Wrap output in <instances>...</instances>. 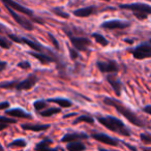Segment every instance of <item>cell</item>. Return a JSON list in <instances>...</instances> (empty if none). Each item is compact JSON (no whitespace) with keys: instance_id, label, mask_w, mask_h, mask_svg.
<instances>
[{"instance_id":"277c9868","label":"cell","mask_w":151,"mask_h":151,"mask_svg":"<svg viewBox=\"0 0 151 151\" xmlns=\"http://www.w3.org/2000/svg\"><path fill=\"white\" fill-rule=\"evenodd\" d=\"M132 54L138 60L142 59H148L151 57V44L149 42H143V44L137 46L132 50Z\"/></svg>"},{"instance_id":"e0dca14e","label":"cell","mask_w":151,"mask_h":151,"mask_svg":"<svg viewBox=\"0 0 151 151\" xmlns=\"http://www.w3.org/2000/svg\"><path fill=\"white\" fill-rule=\"evenodd\" d=\"M20 44L27 45L28 47H30L32 50L36 51V52H42V51L44 50V48L40 46V42H37L36 40H31L27 37H22V36H20Z\"/></svg>"},{"instance_id":"d4e9b609","label":"cell","mask_w":151,"mask_h":151,"mask_svg":"<svg viewBox=\"0 0 151 151\" xmlns=\"http://www.w3.org/2000/svg\"><path fill=\"white\" fill-rule=\"evenodd\" d=\"M26 145H27V143H26L25 140H23V139H17V140H14L12 143H9V148H11V147H19V148H24V147H26Z\"/></svg>"},{"instance_id":"9a60e30c","label":"cell","mask_w":151,"mask_h":151,"mask_svg":"<svg viewBox=\"0 0 151 151\" xmlns=\"http://www.w3.org/2000/svg\"><path fill=\"white\" fill-rule=\"evenodd\" d=\"M95 11H96V7L93 6V5H90V6L76 9V11L73 12V15L78 18H87V17H90L92 14H94Z\"/></svg>"},{"instance_id":"f35d334b","label":"cell","mask_w":151,"mask_h":151,"mask_svg":"<svg viewBox=\"0 0 151 151\" xmlns=\"http://www.w3.org/2000/svg\"><path fill=\"white\" fill-rule=\"evenodd\" d=\"M71 116H76V113H71V114H67V115H64L63 118H68V117H71Z\"/></svg>"},{"instance_id":"cb8c5ba5","label":"cell","mask_w":151,"mask_h":151,"mask_svg":"<svg viewBox=\"0 0 151 151\" xmlns=\"http://www.w3.org/2000/svg\"><path fill=\"white\" fill-rule=\"evenodd\" d=\"M80 122H87V123H90L92 124L94 122V119L90 116H87V115H82V116H79L78 118H76L75 121L73 122V124H77V123H80Z\"/></svg>"},{"instance_id":"836d02e7","label":"cell","mask_w":151,"mask_h":151,"mask_svg":"<svg viewBox=\"0 0 151 151\" xmlns=\"http://www.w3.org/2000/svg\"><path fill=\"white\" fill-rule=\"evenodd\" d=\"M134 16H136L137 19L141 20V21H143V20H146L147 17H148L149 15H147V14H134Z\"/></svg>"},{"instance_id":"5b68a950","label":"cell","mask_w":151,"mask_h":151,"mask_svg":"<svg viewBox=\"0 0 151 151\" xmlns=\"http://www.w3.org/2000/svg\"><path fill=\"white\" fill-rule=\"evenodd\" d=\"M5 7H6V9L9 11V13L11 14L12 17L14 18V20H15V21L17 22L21 27H23L24 29L28 30V31H32V30L34 29V25L32 24V22H30L29 20L25 19L24 17H22L21 15H19L18 12H16L15 9H13L12 7L7 6V5H5Z\"/></svg>"},{"instance_id":"74e56055","label":"cell","mask_w":151,"mask_h":151,"mask_svg":"<svg viewBox=\"0 0 151 151\" xmlns=\"http://www.w3.org/2000/svg\"><path fill=\"white\" fill-rule=\"evenodd\" d=\"M9 127V123H3V122H0V132L3 129H5V128Z\"/></svg>"},{"instance_id":"8d00e7d4","label":"cell","mask_w":151,"mask_h":151,"mask_svg":"<svg viewBox=\"0 0 151 151\" xmlns=\"http://www.w3.org/2000/svg\"><path fill=\"white\" fill-rule=\"evenodd\" d=\"M143 111L145 112L146 114H148V115H150L151 114V106H146L145 108H143Z\"/></svg>"},{"instance_id":"484cf974","label":"cell","mask_w":151,"mask_h":151,"mask_svg":"<svg viewBox=\"0 0 151 151\" xmlns=\"http://www.w3.org/2000/svg\"><path fill=\"white\" fill-rule=\"evenodd\" d=\"M51 11H52L53 14H55V15L58 16V17L64 18V19H68L69 18V14L65 13V12L63 11L62 9H60V7H54V9H52Z\"/></svg>"},{"instance_id":"1f68e13d","label":"cell","mask_w":151,"mask_h":151,"mask_svg":"<svg viewBox=\"0 0 151 151\" xmlns=\"http://www.w3.org/2000/svg\"><path fill=\"white\" fill-rule=\"evenodd\" d=\"M69 55H70V58L73 59V60H77L78 57H79L78 51L76 50V49H73V48L69 49Z\"/></svg>"},{"instance_id":"ffe728a7","label":"cell","mask_w":151,"mask_h":151,"mask_svg":"<svg viewBox=\"0 0 151 151\" xmlns=\"http://www.w3.org/2000/svg\"><path fill=\"white\" fill-rule=\"evenodd\" d=\"M48 101L57 104L60 108H69L73 106V103H71L69 99H48Z\"/></svg>"},{"instance_id":"60d3db41","label":"cell","mask_w":151,"mask_h":151,"mask_svg":"<svg viewBox=\"0 0 151 151\" xmlns=\"http://www.w3.org/2000/svg\"><path fill=\"white\" fill-rule=\"evenodd\" d=\"M125 42H129V44H132V40H125Z\"/></svg>"},{"instance_id":"8992f818","label":"cell","mask_w":151,"mask_h":151,"mask_svg":"<svg viewBox=\"0 0 151 151\" xmlns=\"http://www.w3.org/2000/svg\"><path fill=\"white\" fill-rule=\"evenodd\" d=\"M120 9H127V11L132 12L134 14H151L150 5L145 4V3H130V4H120Z\"/></svg>"},{"instance_id":"5bb4252c","label":"cell","mask_w":151,"mask_h":151,"mask_svg":"<svg viewBox=\"0 0 151 151\" xmlns=\"http://www.w3.org/2000/svg\"><path fill=\"white\" fill-rule=\"evenodd\" d=\"M5 114L13 118H26V119H31L32 118V116L29 113L25 112L21 108H15V109H12V110H6Z\"/></svg>"},{"instance_id":"f1b7e54d","label":"cell","mask_w":151,"mask_h":151,"mask_svg":"<svg viewBox=\"0 0 151 151\" xmlns=\"http://www.w3.org/2000/svg\"><path fill=\"white\" fill-rule=\"evenodd\" d=\"M140 139L144 144H150L151 143V137L149 134H141Z\"/></svg>"},{"instance_id":"6da1fadb","label":"cell","mask_w":151,"mask_h":151,"mask_svg":"<svg viewBox=\"0 0 151 151\" xmlns=\"http://www.w3.org/2000/svg\"><path fill=\"white\" fill-rule=\"evenodd\" d=\"M104 103L108 106H112L116 109V111L118 113L121 114L123 117H125L128 121L130 122L132 124L134 125L138 126V127H149L148 126V123L144 120H142L136 113L130 111L128 108H126L125 106H123L121 103H119L118 101L114 99H110V97H105L104 99Z\"/></svg>"},{"instance_id":"2e32d148","label":"cell","mask_w":151,"mask_h":151,"mask_svg":"<svg viewBox=\"0 0 151 151\" xmlns=\"http://www.w3.org/2000/svg\"><path fill=\"white\" fill-rule=\"evenodd\" d=\"M28 54H29L30 56L36 58L40 63H42V64H50L51 62L55 61V59L53 58V57L45 54L44 52H36V51L34 52V51H31V52H28Z\"/></svg>"},{"instance_id":"52a82bcc","label":"cell","mask_w":151,"mask_h":151,"mask_svg":"<svg viewBox=\"0 0 151 151\" xmlns=\"http://www.w3.org/2000/svg\"><path fill=\"white\" fill-rule=\"evenodd\" d=\"M96 66L104 73H118L119 71V65L114 60H108V61L99 60L96 62Z\"/></svg>"},{"instance_id":"b9f144b4","label":"cell","mask_w":151,"mask_h":151,"mask_svg":"<svg viewBox=\"0 0 151 151\" xmlns=\"http://www.w3.org/2000/svg\"><path fill=\"white\" fill-rule=\"evenodd\" d=\"M0 151H3V147L1 145H0Z\"/></svg>"},{"instance_id":"7402d4cb","label":"cell","mask_w":151,"mask_h":151,"mask_svg":"<svg viewBox=\"0 0 151 151\" xmlns=\"http://www.w3.org/2000/svg\"><path fill=\"white\" fill-rule=\"evenodd\" d=\"M61 112V108H50V109L44 110V111H40L38 113L42 116V117H51V116L55 115V114H58Z\"/></svg>"},{"instance_id":"d6986e66","label":"cell","mask_w":151,"mask_h":151,"mask_svg":"<svg viewBox=\"0 0 151 151\" xmlns=\"http://www.w3.org/2000/svg\"><path fill=\"white\" fill-rule=\"evenodd\" d=\"M66 149L69 151H81V150H85L86 146L83 143H81L80 141H73V142H68Z\"/></svg>"},{"instance_id":"83f0119b","label":"cell","mask_w":151,"mask_h":151,"mask_svg":"<svg viewBox=\"0 0 151 151\" xmlns=\"http://www.w3.org/2000/svg\"><path fill=\"white\" fill-rule=\"evenodd\" d=\"M0 47L2 49H9L12 47V40H6L5 37H0Z\"/></svg>"},{"instance_id":"ee69618b","label":"cell","mask_w":151,"mask_h":151,"mask_svg":"<svg viewBox=\"0 0 151 151\" xmlns=\"http://www.w3.org/2000/svg\"><path fill=\"white\" fill-rule=\"evenodd\" d=\"M0 32H1V29H0Z\"/></svg>"},{"instance_id":"4fadbf2b","label":"cell","mask_w":151,"mask_h":151,"mask_svg":"<svg viewBox=\"0 0 151 151\" xmlns=\"http://www.w3.org/2000/svg\"><path fill=\"white\" fill-rule=\"evenodd\" d=\"M89 136L85 134V132H70V134H65L61 138V142L68 143V142H73V141L87 140Z\"/></svg>"},{"instance_id":"ac0fdd59","label":"cell","mask_w":151,"mask_h":151,"mask_svg":"<svg viewBox=\"0 0 151 151\" xmlns=\"http://www.w3.org/2000/svg\"><path fill=\"white\" fill-rule=\"evenodd\" d=\"M51 127L50 124H23L22 128L24 130H31V132H42Z\"/></svg>"},{"instance_id":"ab89813d","label":"cell","mask_w":151,"mask_h":151,"mask_svg":"<svg viewBox=\"0 0 151 151\" xmlns=\"http://www.w3.org/2000/svg\"><path fill=\"white\" fill-rule=\"evenodd\" d=\"M126 146H127L129 149H132V150H134V151H136V150H137V148H136V147H132V146H130V145H126Z\"/></svg>"},{"instance_id":"7bdbcfd3","label":"cell","mask_w":151,"mask_h":151,"mask_svg":"<svg viewBox=\"0 0 151 151\" xmlns=\"http://www.w3.org/2000/svg\"><path fill=\"white\" fill-rule=\"evenodd\" d=\"M105 1H107V2H110V1H111V0H105Z\"/></svg>"},{"instance_id":"d6a6232c","label":"cell","mask_w":151,"mask_h":151,"mask_svg":"<svg viewBox=\"0 0 151 151\" xmlns=\"http://www.w3.org/2000/svg\"><path fill=\"white\" fill-rule=\"evenodd\" d=\"M48 36H49V38L51 40V42H53V45H54V47L57 49V50H59V45H58V42L56 40V38L54 37V35H53L52 33H48Z\"/></svg>"},{"instance_id":"d590c367","label":"cell","mask_w":151,"mask_h":151,"mask_svg":"<svg viewBox=\"0 0 151 151\" xmlns=\"http://www.w3.org/2000/svg\"><path fill=\"white\" fill-rule=\"evenodd\" d=\"M6 66H7V63L5 61H0V73L6 68Z\"/></svg>"},{"instance_id":"9c48e42d","label":"cell","mask_w":151,"mask_h":151,"mask_svg":"<svg viewBox=\"0 0 151 151\" xmlns=\"http://www.w3.org/2000/svg\"><path fill=\"white\" fill-rule=\"evenodd\" d=\"M128 26H130L129 22L120 21V20H111V21L104 22L101 25V27L105 28V29L116 30V29H125Z\"/></svg>"},{"instance_id":"3957f363","label":"cell","mask_w":151,"mask_h":151,"mask_svg":"<svg viewBox=\"0 0 151 151\" xmlns=\"http://www.w3.org/2000/svg\"><path fill=\"white\" fill-rule=\"evenodd\" d=\"M38 78L35 75H29L25 80L23 81H9V82H1L0 88L2 89H16V90H30L35 86L37 83Z\"/></svg>"},{"instance_id":"7a4b0ae2","label":"cell","mask_w":151,"mask_h":151,"mask_svg":"<svg viewBox=\"0 0 151 151\" xmlns=\"http://www.w3.org/2000/svg\"><path fill=\"white\" fill-rule=\"evenodd\" d=\"M97 121L111 132L125 137H130L129 129H127L123 122L118 118L113 117V116H99L97 117Z\"/></svg>"},{"instance_id":"f546056e","label":"cell","mask_w":151,"mask_h":151,"mask_svg":"<svg viewBox=\"0 0 151 151\" xmlns=\"http://www.w3.org/2000/svg\"><path fill=\"white\" fill-rule=\"evenodd\" d=\"M18 67H20V68H22V69H29L30 67H31V65H30V63L28 62L27 60H24L18 63Z\"/></svg>"},{"instance_id":"e575fe53","label":"cell","mask_w":151,"mask_h":151,"mask_svg":"<svg viewBox=\"0 0 151 151\" xmlns=\"http://www.w3.org/2000/svg\"><path fill=\"white\" fill-rule=\"evenodd\" d=\"M9 108V101H1L0 103V110H6Z\"/></svg>"},{"instance_id":"ba28073f","label":"cell","mask_w":151,"mask_h":151,"mask_svg":"<svg viewBox=\"0 0 151 151\" xmlns=\"http://www.w3.org/2000/svg\"><path fill=\"white\" fill-rule=\"evenodd\" d=\"M69 38H70V42L73 47L77 51H87L88 47L91 45V40L87 37H83V36L69 35Z\"/></svg>"},{"instance_id":"44dd1931","label":"cell","mask_w":151,"mask_h":151,"mask_svg":"<svg viewBox=\"0 0 151 151\" xmlns=\"http://www.w3.org/2000/svg\"><path fill=\"white\" fill-rule=\"evenodd\" d=\"M53 144L52 140H49V139H46V140L40 142L37 145L35 146V150H50L51 149V145Z\"/></svg>"},{"instance_id":"30bf717a","label":"cell","mask_w":151,"mask_h":151,"mask_svg":"<svg viewBox=\"0 0 151 151\" xmlns=\"http://www.w3.org/2000/svg\"><path fill=\"white\" fill-rule=\"evenodd\" d=\"M1 1L4 3V5H7V6L12 7V9H15V11L18 12V13H22V14H24V15L33 17V12H32L31 9H27V7L21 5L20 3L16 2L15 0H1Z\"/></svg>"},{"instance_id":"4dcf8cb0","label":"cell","mask_w":151,"mask_h":151,"mask_svg":"<svg viewBox=\"0 0 151 151\" xmlns=\"http://www.w3.org/2000/svg\"><path fill=\"white\" fill-rule=\"evenodd\" d=\"M0 122H3V123H16L17 120L16 119H13V118H6L4 116H0Z\"/></svg>"},{"instance_id":"4316f807","label":"cell","mask_w":151,"mask_h":151,"mask_svg":"<svg viewBox=\"0 0 151 151\" xmlns=\"http://www.w3.org/2000/svg\"><path fill=\"white\" fill-rule=\"evenodd\" d=\"M47 106H48V104H47L46 101H36L35 103L33 104V107L36 112H40L42 110H44L45 108H47Z\"/></svg>"},{"instance_id":"8fae6325","label":"cell","mask_w":151,"mask_h":151,"mask_svg":"<svg viewBox=\"0 0 151 151\" xmlns=\"http://www.w3.org/2000/svg\"><path fill=\"white\" fill-rule=\"evenodd\" d=\"M91 137H92V139H94V140L99 141V142H101V143H104V144H106V145H110V146H113V147H116L119 145V141L112 138V137L108 136V134H106L95 132V134H91Z\"/></svg>"},{"instance_id":"603a6c76","label":"cell","mask_w":151,"mask_h":151,"mask_svg":"<svg viewBox=\"0 0 151 151\" xmlns=\"http://www.w3.org/2000/svg\"><path fill=\"white\" fill-rule=\"evenodd\" d=\"M92 37L95 40V42H97V44H99L101 46H108V44H109V42H108V40L105 37L104 35H101V34L99 33H93L92 34Z\"/></svg>"},{"instance_id":"7c38bea8","label":"cell","mask_w":151,"mask_h":151,"mask_svg":"<svg viewBox=\"0 0 151 151\" xmlns=\"http://www.w3.org/2000/svg\"><path fill=\"white\" fill-rule=\"evenodd\" d=\"M115 73H109V75L107 76V81L110 83V85L112 86L113 90L115 91V94L120 96V95H121V90H122V84Z\"/></svg>"}]
</instances>
